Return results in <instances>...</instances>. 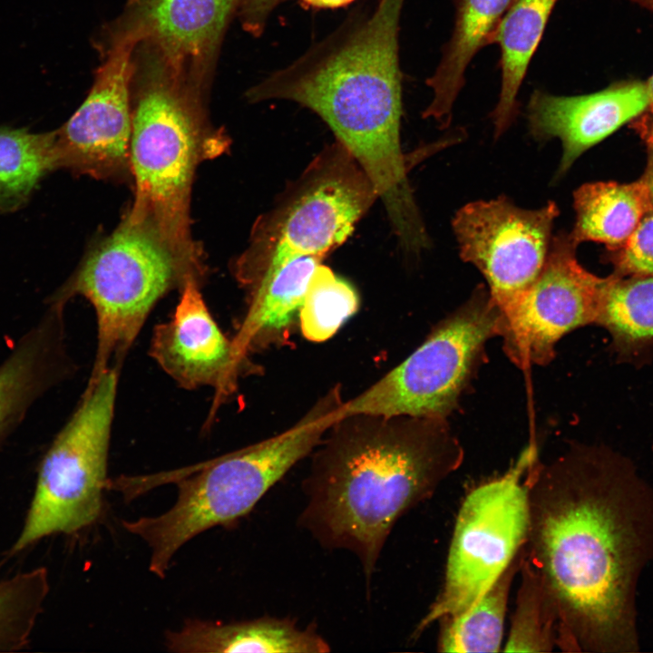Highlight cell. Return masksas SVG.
<instances>
[{
    "label": "cell",
    "instance_id": "cell-9",
    "mask_svg": "<svg viewBox=\"0 0 653 653\" xmlns=\"http://www.w3.org/2000/svg\"><path fill=\"white\" fill-rule=\"evenodd\" d=\"M537 461V444L531 443L505 473L466 494L457 513L443 585L413 638L472 606L522 550L530 527L527 478Z\"/></svg>",
    "mask_w": 653,
    "mask_h": 653
},
{
    "label": "cell",
    "instance_id": "cell-32",
    "mask_svg": "<svg viewBox=\"0 0 653 653\" xmlns=\"http://www.w3.org/2000/svg\"><path fill=\"white\" fill-rule=\"evenodd\" d=\"M307 6L313 8H338L343 7L354 0H298Z\"/></svg>",
    "mask_w": 653,
    "mask_h": 653
},
{
    "label": "cell",
    "instance_id": "cell-34",
    "mask_svg": "<svg viewBox=\"0 0 653 653\" xmlns=\"http://www.w3.org/2000/svg\"><path fill=\"white\" fill-rule=\"evenodd\" d=\"M653 14V0H628Z\"/></svg>",
    "mask_w": 653,
    "mask_h": 653
},
{
    "label": "cell",
    "instance_id": "cell-20",
    "mask_svg": "<svg viewBox=\"0 0 653 653\" xmlns=\"http://www.w3.org/2000/svg\"><path fill=\"white\" fill-rule=\"evenodd\" d=\"M558 0H512L491 44L500 49L501 88L491 113L494 136H501L517 116L518 93Z\"/></svg>",
    "mask_w": 653,
    "mask_h": 653
},
{
    "label": "cell",
    "instance_id": "cell-29",
    "mask_svg": "<svg viewBox=\"0 0 653 653\" xmlns=\"http://www.w3.org/2000/svg\"><path fill=\"white\" fill-rule=\"evenodd\" d=\"M618 277H653V207L613 258Z\"/></svg>",
    "mask_w": 653,
    "mask_h": 653
},
{
    "label": "cell",
    "instance_id": "cell-23",
    "mask_svg": "<svg viewBox=\"0 0 653 653\" xmlns=\"http://www.w3.org/2000/svg\"><path fill=\"white\" fill-rule=\"evenodd\" d=\"M524 547L487 591L464 611L440 619L437 648L442 652L502 650L510 591Z\"/></svg>",
    "mask_w": 653,
    "mask_h": 653
},
{
    "label": "cell",
    "instance_id": "cell-10",
    "mask_svg": "<svg viewBox=\"0 0 653 653\" xmlns=\"http://www.w3.org/2000/svg\"><path fill=\"white\" fill-rule=\"evenodd\" d=\"M500 311L489 291L472 297L441 321L404 361L352 400L355 414L445 419L457 406L488 339L499 334Z\"/></svg>",
    "mask_w": 653,
    "mask_h": 653
},
{
    "label": "cell",
    "instance_id": "cell-33",
    "mask_svg": "<svg viewBox=\"0 0 653 653\" xmlns=\"http://www.w3.org/2000/svg\"><path fill=\"white\" fill-rule=\"evenodd\" d=\"M647 87H648V95H649V106H648V108L651 109V113H652L651 131H650V132H649V134H648V136L647 141H648V146L653 147V74L651 75V77H650V78L648 79V81L647 82Z\"/></svg>",
    "mask_w": 653,
    "mask_h": 653
},
{
    "label": "cell",
    "instance_id": "cell-1",
    "mask_svg": "<svg viewBox=\"0 0 653 653\" xmlns=\"http://www.w3.org/2000/svg\"><path fill=\"white\" fill-rule=\"evenodd\" d=\"M525 556L540 575L567 652L640 650L637 590L653 560V487L631 459L574 443L528 474Z\"/></svg>",
    "mask_w": 653,
    "mask_h": 653
},
{
    "label": "cell",
    "instance_id": "cell-25",
    "mask_svg": "<svg viewBox=\"0 0 653 653\" xmlns=\"http://www.w3.org/2000/svg\"><path fill=\"white\" fill-rule=\"evenodd\" d=\"M54 131L0 127V212L21 208L40 180L56 168Z\"/></svg>",
    "mask_w": 653,
    "mask_h": 653
},
{
    "label": "cell",
    "instance_id": "cell-24",
    "mask_svg": "<svg viewBox=\"0 0 653 653\" xmlns=\"http://www.w3.org/2000/svg\"><path fill=\"white\" fill-rule=\"evenodd\" d=\"M610 334L622 356L653 346V277L604 278L596 323Z\"/></svg>",
    "mask_w": 653,
    "mask_h": 653
},
{
    "label": "cell",
    "instance_id": "cell-11",
    "mask_svg": "<svg viewBox=\"0 0 653 653\" xmlns=\"http://www.w3.org/2000/svg\"><path fill=\"white\" fill-rule=\"evenodd\" d=\"M570 234L552 238L535 280L500 311L499 334L507 356L520 367L546 365L569 332L595 324L604 278L578 261Z\"/></svg>",
    "mask_w": 653,
    "mask_h": 653
},
{
    "label": "cell",
    "instance_id": "cell-22",
    "mask_svg": "<svg viewBox=\"0 0 653 653\" xmlns=\"http://www.w3.org/2000/svg\"><path fill=\"white\" fill-rule=\"evenodd\" d=\"M323 258L303 256L264 275L250 285L251 303L233 341L242 354L260 333L288 326L299 312L307 287Z\"/></svg>",
    "mask_w": 653,
    "mask_h": 653
},
{
    "label": "cell",
    "instance_id": "cell-18",
    "mask_svg": "<svg viewBox=\"0 0 653 653\" xmlns=\"http://www.w3.org/2000/svg\"><path fill=\"white\" fill-rule=\"evenodd\" d=\"M165 646L178 653L330 651L312 626L301 629L289 618L271 616L230 623L188 619L180 629L166 632Z\"/></svg>",
    "mask_w": 653,
    "mask_h": 653
},
{
    "label": "cell",
    "instance_id": "cell-2",
    "mask_svg": "<svg viewBox=\"0 0 653 653\" xmlns=\"http://www.w3.org/2000/svg\"><path fill=\"white\" fill-rule=\"evenodd\" d=\"M303 480L300 528L358 560L370 586L396 521L433 496L463 461L445 419L340 417Z\"/></svg>",
    "mask_w": 653,
    "mask_h": 653
},
{
    "label": "cell",
    "instance_id": "cell-21",
    "mask_svg": "<svg viewBox=\"0 0 653 653\" xmlns=\"http://www.w3.org/2000/svg\"><path fill=\"white\" fill-rule=\"evenodd\" d=\"M576 221L570 234L579 245L583 241L620 249L652 208L641 180L632 183L599 181L586 183L574 192Z\"/></svg>",
    "mask_w": 653,
    "mask_h": 653
},
{
    "label": "cell",
    "instance_id": "cell-31",
    "mask_svg": "<svg viewBox=\"0 0 653 653\" xmlns=\"http://www.w3.org/2000/svg\"><path fill=\"white\" fill-rule=\"evenodd\" d=\"M648 163L646 167L645 173L643 177L640 179L643 183L645 184L648 197L651 202V205L653 207V147L648 146Z\"/></svg>",
    "mask_w": 653,
    "mask_h": 653
},
{
    "label": "cell",
    "instance_id": "cell-16",
    "mask_svg": "<svg viewBox=\"0 0 653 653\" xmlns=\"http://www.w3.org/2000/svg\"><path fill=\"white\" fill-rule=\"evenodd\" d=\"M649 106L646 82L614 83L588 94L560 96L534 90L527 105L531 134L538 141L558 138L562 176L587 150L640 115Z\"/></svg>",
    "mask_w": 653,
    "mask_h": 653
},
{
    "label": "cell",
    "instance_id": "cell-12",
    "mask_svg": "<svg viewBox=\"0 0 653 653\" xmlns=\"http://www.w3.org/2000/svg\"><path fill=\"white\" fill-rule=\"evenodd\" d=\"M559 212L554 202L525 210L506 197L471 202L456 212L453 229L460 256L482 274L499 310L540 274Z\"/></svg>",
    "mask_w": 653,
    "mask_h": 653
},
{
    "label": "cell",
    "instance_id": "cell-26",
    "mask_svg": "<svg viewBox=\"0 0 653 653\" xmlns=\"http://www.w3.org/2000/svg\"><path fill=\"white\" fill-rule=\"evenodd\" d=\"M521 582L503 651L550 652L558 648L559 620L543 582L524 555Z\"/></svg>",
    "mask_w": 653,
    "mask_h": 653
},
{
    "label": "cell",
    "instance_id": "cell-15",
    "mask_svg": "<svg viewBox=\"0 0 653 653\" xmlns=\"http://www.w3.org/2000/svg\"><path fill=\"white\" fill-rule=\"evenodd\" d=\"M200 286L190 279L180 289L171 318L154 327L150 355L180 386L212 387L219 399L233 385L243 354L214 320Z\"/></svg>",
    "mask_w": 653,
    "mask_h": 653
},
{
    "label": "cell",
    "instance_id": "cell-27",
    "mask_svg": "<svg viewBox=\"0 0 653 653\" xmlns=\"http://www.w3.org/2000/svg\"><path fill=\"white\" fill-rule=\"evenodd\" d=\"M359 306L356 289L330 268L318 264L308 281L298 315L303 336L313 342L329 339Z\"/></svg>",
    "mask_w": 653,
    "mask_h": 653
},
{
    "label": "cell",
    "instance_id": "cell-13",
    "mask_svg": "<svg viewBox=\"0 0 653 653\" xmlns=\"http://www.w3.org/2000/svg\"><path fill=\"white\" fill-rule=\"evenodd\" d=\"M138 44L130 34L113 33L86 98L54 131L57 169L97 180L131 174V92Z\"/></svg>",
    "mask_w": 653,
    "mask_h": 653
},
{
    "label": "cell",
    "instance_id": "cell-17",
    "mask_svg": "<svg viewBox=\"0 0 653 653\" xmlns=\"http://www.w3.org/2000/svg\"><path fill=\"white\" fill-rule=\"evenodd\" d=\"M63 311L48 306L0 365V447L36 400L68 373Z\"/></svg>",
    "mask_w": 653,
    "mask_h": 653
},
{
    "label": "cell",
    "instance_id": "cell-5",
    "mask_svg": "<svg viewBox=\"0 0 653 653\" xmlns=\"http://www.w3.org/2000/svg\"><path fill=\"white\" fill-rule=\"evenodd\" d=\"M335 397L316 405L284 433L202 464L162 475L135 478L140 493L160 482L178 485L174 505L157 516L123 521L130 533L149 546V569L164 578L171 559L189 541L217 526H232L300 460L317 447L340 418Z\"/></svg>",
    "mask_w": 653,
    "mask_h": 653
},
{
    "label": "cell",
    "instance_id": "cell-8",
    "mask_svg": "<svg viewBox=\"0 0 653 653\" xmlns=\"http://www.w3.org/2000/svg\"><path fill=\"white\" fill-rule=\"evenodd\" d=\"M117 385L114 367L87 383L39 463L34 495L10 555L50 535L77 533L101 519Z\"/></svg>",
    "mask_w": 653,
    "mask_h": 653
},
{
    "label": "cell",
    "instance_id": "cell-19",
    "mask_svg": "<svg viewBox=\"0 0 653 653\" xmlns=\"http://www.w3.org/2000/svg\"><path fill=\"white\" fill-rule=\"evenodd\" d=\"M512 0H456L453 30L434 73L426 79L433 98L423 112L441 128L449 126L453 104L475 54L491 44Z\"/></svg>",
    "mask_w": 653,
    "mask_h": 653
},
{
    "label": "cell",
    "instance_id": "cell-28",
    "mask_svg": "<svg viewBox=\"0 0 653 653\" xmlns=\"http://www.w3.org/2000/svg\"><path fill=\"white\" fill-rule=\"evenodd\" d=\"M48 592V572L43 567L0 581V652L29 644Z\"/></svg>",
    "mask_w": 653,
    "mask_h": 653
},
{
    "label": "cell",
    "instance_id": "cell-3",
    "mask_svg": "<svg viewBox=\"0 0 653 653\" xmlns=\"http://www.w3.org/2000/svg\"><path fill=\"white\" fill-rule=\"evenodd\" d=\"M404 3L380 0L370 15L347 21L246 93L252 102L290 101L317 114L365 172L399 235L423 223L400 141Z\"/></svg>",
    "mask_w": 653,
    "mask_h": 653
},
{
    "label": "cell",
    "instance_id": "cell-6",
    "mask_svg": "<svg viewBox=\"0 0 653 653\" xmlns=\"http://www.w3.org/2000/svg\"><path fill=\"white\" fill-rule=\"evenodd\" d=\"M377 199L365 172L336 141L255 221L248 247L233 262L235 277L249 287L294 258H324L346 240Z\"/></svg>",
    "mask_w": 653,
    "mask_h": 653
},
{
    "label": "cell",
    "instance_id": "cell-7",
    "mask_svg": "<svg viewBox=\"0 0 653 653\" xmlns=\"http://www.w3.org/2000/svg\"><path fill=\"white\" fill-rule=\"evenodd\" d=\"M190 279L153 234L122 218L49 298V304L64 307L81 296L95 311L97 346L88 382L112 361L121 363L157 302Z\"/></svg>",
    "mask_w": 653,
    "mask_h": 653
},
{
    "label": "cell",
    "instance_id": "cell-4",
    "mask_svg": "<svg viewBox=\"0 0 653 653\" xmlns=\"http://www.w3.org/2000/svg\"><path fill=\"white\" fill-rule=\"evenodd\" d=\"M131 174L134 199L124 219L146 229L188 278L203 283L207 267L190 229V195L200 162L228 151L225 131L210 122L206 85L193 81L145 43L134 50Z\"/></svg>",
    "mask_w": 653,
    "mask_h": 653
},
{
    "label": "cell",
    "instance_id": "cell-14",
    "mask_svg": "<svg viewBox=\"0 0 653 653\" xmlns=\"http://www.w3.org/2000/svg\"><path fill=\"white\" fill-rule=\"evenodd\" d=\"M239 0H128L114 32L134 35L206 85Z\"/></svg>",
    "mask_w": 653,
    "mask_h": 653
},
{
    "label": "cell",
    "instance_id": "cell-30",
    "mask_svg": "<svg viewBox=\"0 0 653 653\" xmlns=\"http://www.w3.org/2000/svg\"><path fill=\"white\" fill-rule=\"evenodd\" d=\"M282 0H239L237 15L243 29L260 36L274 11Z\"/></svg>",
    "mask_w": 653,
    "mask_h": 653
}]
</instances>
